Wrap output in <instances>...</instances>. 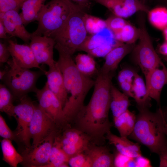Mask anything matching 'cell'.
I'll list each match as a JSON object with an SVG mask.
<instances>
[{
	"instance_id": "6",
	"label": "cell",
	"mask_w": 167,
	"mask_h": 167,
	"mask_svg": "<svg viewBox=\"0 0 167 167\" xmlns=\"http://www.w3.org/2000/svg\"><path fill=\"white\" fill-rule=\"evenodd\" d=\"M7 69L2 81L13 94L14 99L19 100L37 88L36 84L38 79L45 75V70L38 71L18 65L12 59L7 62Z\"/></svg>"
},
{
	"instance_id": "31",
	"label": "cell",
	"mask_w": 167,
	"mask_h": 167,
	"mask_svg": "<svg viewBox=\"0 0 167 167\" xmlns=\"http://www.w3.org/2000/svg\"><path fill=\"white\" fill-rule=\"evenodd\" d=\"M140 31L137 28L129 23L121 30L114 33L115 39L124 43L135 44L139 38Z\"/></svg>"
},
{
	"instance_id": "37",
	"label": "cell",
	"mask_w": 167,
	"mask_h": 167,
	"mask_svg": "<svg viewBox=\"0 0 167 167\" xmlns=\"http://www.w3.org/2000/svg\"><path fill=\"white\" fill-rule=\"evenodd\" d=\"M26 0H0V12L15 10L19 12Z\"/></svg>"
},
{
	"instance_id": "47",
	"label": "cell",
	"mask_w": 167,
	"mask_h": 167,
	"mask_svg": "<svg viewBox=\"0 0 167 167\" xmlns=\"http://www.w3.org/2000/svg\"><path fill=\"white\" fill-rule=\"evenodd\" d=\"M165 121V132L167 139V111L164 112Z\"/></svg>"
},
{
	"instance_id": "43",
	"label": "cell",
	"mask_w": 167,
	"mask_h": 167,
	"mask_svg": "<svg viewBox=\"0 0 167 167\" xmlns=\"http://www.w3.org/2000/svg\"><path fill=\"white\" fill-rule=\"evenodd\" d=\"M159 167H167V147L159 154Z\"/></svg>"
},
{
	"instance_id": "32",
	"label": "cell",
	"mask_w": 167,
	"mask_h": 167,
	"mask_svg": "<svg viewBox=\"0 0 167 167\" xmlns=\"http://www.w3.org/2000/svg\"><path fill=\"white\" fill-rule=\"evenodd\" d=\"M148 13L149 20L154 27L161 30L167 27V7H156L149 11Z\"/></svg>"
},
{
	"instance_id": "49",
	"label": "cell",
	"mask_w": 167,
	"mask_h": 167,
	"mask_svg": "<svg viewBox=\"0 0 167 167\" xmlns=\"http://www.w3.org/2000/svg\"><path fill=\"white\" fill-rule=\"evenodd\" d=\"M162 3L165 5V6L167 7V0H161Z\"/></svg>"
},
{
	"instance_id": "39",
	"label": "cell",
	"mask_w": 167,
	"mask_h": 167,
	"mask_svg": "<svg viewBox=\"0 0 167 167\" xmlns=\"http://www.w3.org/2000/svg\"><path fill=\"white\" fill-rule=\"evenodd\" d=\"M137 73L131 69L125 68L119 72L117 80L118 84L124 82L133 83L134 77Z\"/></svg>"
},
{
	"instance_id": "9",
	"label": "cell",
	"mask_w": 167,
	"mask_h": 167,
	"mask_svg": "<svg viewBox=\"0 0 167 167\" xmlns=\"http://www.w3.org/2000/svg\"><path fill=\"white\" fill-rule=\"evenodd\" d=\"M34 92L36 93L39 105L58 128L68 125L63 107L58 97L49 89L47 82L42 88H36Z\"/></svg>"
},
{
	"instance_id": "17",
	"label": "cell",
	"mask_w": 167,
	"mask_h": 167,
	"mask_svg": "<svg viewBox=\"0 0 167 167\" xmlns=\"http://www.w3.org/2000/svg\"><path fill=\"white\" fill-rule=\"evenodd\" d=\"M161 69L155 68L145 76L146 85L149 96L155 100L158 105L160 103L162 89L167 84V68L163 62Z\"/></svg>"
},
{
	"instance_id": "44",
	"label": "cell",
	"mask_w": 167,
	"mask_h": 167,
	"mask_svg": "<svg viewBox=\"0 0 167 167\" xmlns=\"http://www.w3.org/2000/svg\"><path fill=\"white\" fill-rule=\"evenodd\" d=\"M7 34L2 21L0 20V38L8 40L9 38L7 35Z\"/></svg>"
},
{
	"instance_id": "48",
	"label": "cell",
	"mask_w": 167,
	"mask_h": 167,
	"mask_svg": "<svg viewBox=\"0 0 167 167\" xmlns=\"http://www.w3.org/2000/svg\"><path fill=\"white\" fill-rule=\"evenodd\" d=\"M163 35L166 42H167V27L163 30Z\"/></svg>"
},
{
	"instance_id": "45",
	"label": "cell",
	"mask_w": 167,
	"mask_h": 167,
	"mask_svg": "<svg viewBox=\"0 0 167 167\" xmlns=\"http://www.w3.org/2000/svg\"><path fill=\"white\" fill-rule=\"evenodd\" d=\"M159 52L164 56H167V42L163 43L159 47Z\"/></svg>"
},
{
	"instance_id": "50",
	"label": "cell",
	"mask_w": 167,
	"mask_h": 167,
	"mask_svg": "<svg viewBox=\"0 0 167 167\" xmlns=\"http://www.w3.org/2000/svg\"><path fill=\"white\" fill-rule=\"evenodd\" d=\"M164 59L167 62V56H164Z\"/></svg>"
},
{
	"instance_id": "5",
	"label": "cell",
	"mask_w": 167,
	"mask_h": 167,
	"mask_svg": "<svg viewBox=\"0 0 167 167\" xmlns=\"http://www.w3.org/2000/svg\"><path fill=\"white\" fill-rule=\"evenodd\" d=\"M85 11L78 6L62 26L49 36L72 56L78 51L87 36L83 19Z\"/></svg>"
},
{
	"instance_id": "30",
	"label": "cell",
	"mask_w": 167,
	"mask_h": 167,
	"mask_svg": "<svg viewBox=\"0 0 167 167\" xmlns=\"http://www.w3.org/2000/svg\"><path fill=\"white\" fill-rule=\"evenodd\" d=\"M76 66L84 75L89 77L96 71V62L93 57L88 54H79L75 58Z\"/></svg>"
},
{
	"instance_id": "28",
	"label": "cell",
	"mask_w": 167,
	"mask_h": 167,
	"mask_svg": "<svg viewBox=\"0 0 167 167\" xmlns=\"http://www.w3.org/2000/svg\"><path fill=\"white\" fill-rule=\"evenodd\" d=\"M1 147L3 160L11 166L17 167L19 163H22L23 158L13 146L11 141L3 139L1 141Z\"/></svg>"
},
{
	"instance_id": "14",
	"label": "cell",
	"mask_w": 167,
	"mask_h": 167,
	"mask_svg": "<svg viewBox=\"0 0 167 167\" xmlns=\"http://www.w3.org/2000/svg\"><path fill=\"white\" fill-rule=\"evenodd\" d=\"M107 8L114 15L129 17L138 11L148 13L149 10L141 0H93Z\"/></svg>"
},
{
	"instance_id": "16",
	"label": "cell",
	"mask_w": 167,
	"mask_h": 167,
	"mask_svg": "<svg viewBox=\"0 0 167 167\" xmlns=\"http://www.w3.org/2000/svg\"><path fill=\"white\" fill-rule=\"evenodd\" d=\"M0 20L2 21L7 34L11 36L17 37L27 44L30 41L32 33L25 28L18 11L12 10L0 12Z\"/></svg>"
},
{
	"instance_id": "11",
	"label": "cell",
	"mask_w": 167,
	"mask_h": 167,
	"mask_svg": "<svg viewBox=\"0 0 167 167\" xmlns=\"http://www.w3.org/2000/svg\"><path fill=\"white\" fill-rule=\"evenodd\" d=\"M58 131L53 132L36 147L25 148L21 154L23 165L30 167H44L48 164L51 148Z\"/></svg>"
},
{
	"instance_id": "27",
	"label": "cell",
	"mask_w": 167,
	"mask_h": 167,
	"mask_svg": "<svg viewBox=\"0 0 167 167\" xmlns=\"http://www.w3.org/2000/svg\"><path fill=\"white\" fill-rule=\"evenodd\" d=\"M57 135L51 151L49 162L44 167H69L68 164L69 157L62 149Z\"/></svg>"
},
{
	"instance_id": "21",
	"label": "cell",
	"mask_w": 167,
	"mask_h": 167,
	"mask_svg": "<svg viewBox=\"0 0 167 167\" xmlns=\"http://www.w3.org/2000/svg\"><path fill=\"white\" fill-rule=\"evenodd\" d=\"M135 46V44L124 43L115 48L105 56L104 63L99 70L105 74L114 73L121 60L133 51Z\"/></svg>"
},
{
	"instance_id": "38",
	"label": "cell",
	"mask_w": 167,
	"mask_h": 167,
	"mask_svg": "<svg viewBox=\"0 0 167 167\" xmlns=\"http://www.w3.org/2000/svg\"><path fill=\"white\" fill-rule=\"evenodd\" d=\"M0 135L3 139L17 141L14 133L9 127L2 115H0Z\"/></svg>"
},
{
	"instance_id": "41",
	"label": "cell",
	"mask_w": 167,
	"mask_h": 167,
	"mask_svg": "<svg viewBox=\"0 0 167 167\" xmlns=\"http://www.w3.org/2000/svg\"><path fill=\"white\" fill-rule=\"evenodd\" d=\"M118 84L123 92L129 97L133 98V94L132 90V83L128 82H124Z\"/></svg>"
},
{
	"instance_id": "23",
	"label": "cell",
	"mask_w": 167,
	"mask_h": 167,
	"mask_svg": "<svg viewBox=\"0 0 167 167\" xmlns=\"http://www.w3.org/2000/svg\"><path fill=\"white\" fill-rule=\"evenodd\" d=\"M46 0H26L19 14L25 26L37 21Z\"/></svg>"
},
{
	"instance_id": "46",
	"label": "cell",
	"mask_w": 167,
	"mask_h": 167,
	"mask_svg": "<svg viewBox=\"0 0 167 167\" xmlns=\"http://www.w3.org/2000/svg\"><path fill=\"white\" fill-rule=\"evenodd\" d=\"M8 66L6 67L3 70H1L0 71V79L2 80L3 76L6 74L7 69Z\"/></svg>"
},
{
	"instance_id": "1",
	"label": "cell",
	"mask_w": 167,
	"mask_h": 167,
	"mask_svg": "<svg viewBox=\"0 0 167 167\" xmlns=\"http://www.w3.org/2000/svg\"><path fill=\"white\" fill-rule=\"evenodd\" d=\"M114 73H103L99 70L90 100L84 105L74 120L76 128L87 134L94 143L102 142L110 131L109 120L110 90Z\"/></svg>"
},
{
	"instance_id": "33",
	"label": "cell",
	"mask_w": 167,
	"mask_h": 167,
	"mask_svg": "<svg viewBox=\"0 0 167 167\" xmlns=\"http://www.w3.org/2000/svg\"><path fill=\"white\" fill-rule=\"evenodd\" d=\"M83 19L87 33L90 35L97 33L107 28L105 20L86 12Z\"/></svg>"
},
{
	"instance_id": "13",
	"label": "cell",
	"mask_w": 167,
	"mask_h": 167,
	"mask_svg": "<svg viewBox=\"0 0 167 167\" xmlns=\"http://www.w3.org/2000/svg\"><path fill=\"white\" fill-rule=\"evenodd\" d=\"M56 42L49 36H32L29 44L35 58L40 64H45L49 67L56 63L54 59V48Z\"/></svg>"
},
{
	"instance_id": "7",
	"label": "cell",
	"mask_w": 167,
	"mask_h": 167,
	"mask_svg": "<svg viewBox=\"0 0 167 167\" xmlns=\"http://www.w3.org/2000/svg\"><path fill=\"white\" fill-rule=\"evenodd\" d=\"M141 19L139 41L132 51L135 61L145 76L152 70L158 68L162 62L154 49L143 18Z\"/></svg>"
},
{
	"instance_id": "36",
	"label": "cell",
	"mask_w": 167,
	"mask_h": 167,
	"mask_svg": "<svg viewBox=\"0 0 167 167\" xmlns=\"http://www.w3.org/2000/svg\"><path fill=\"white\" fill-rule=\"evenodd\" d=\"M105 21L107 28L113 33L119 31L128 23L123 18L115 15L109 17Z\"/></svg>"
},
{
	"instance_id": "29",
	"label": "cell",
	"mask_w": 167,
	"mask_h": 167,
	"mask_svg": "<svg viewBox=\"0 0 167 167\" xmlns=\"http://www.w3.org/2000/svg\"><path fill=\"white\" fill-rule=\"evenodd\" d=\"M14 97L9 89L4 84H0V110L9 117L16 116L14 112L15 106L13 103Z\"/></svg>"
},
{
	"instance_id": "4",
	"label": "cell",
	"mask_w": 167,
	"mask_h": 167,
	"mask_svg": "<svg viewBox=\"0 0 167 167\" xmlns=\"http://www.w3.org/2000/svg\"><path fill=\"white\" fill-rule=\"evenodd\" d=\"M78 6L68 0H50L43 7L37 20V27L32 36L49 37L62 26Z\"/></svg>"
},
{
	"instance_id": "35",
	"label": "cell",
	"mask_w": 167,
	"mask_h": 167,
	"mask_svg": "<svg viewBox=\"0 0 167 167\" xmlns=\"http://www.w3.org/2000/svg\"><path fill=\"white\" fill-rule=\"evenodd\" d=\"M68 164L71 167H92L90 160L84 152L70 157Z\"/></svg>"
},
{
	"instance_id": "22",
	"label": "cell",
	"mask_w": 167,
	"mask_h": 167,
	"mask_svg": "<svg viewBox=\"0 0 167 167\" xmlns=\"http://www.w3.org/2000/svg\"><path fill=\"white\" fill-rule=\"evenodd\" d=\"M116 40L113 33L106 28L97 33L87 36L78 51H82L88 53L103 44Z\"/></svg>"
},
{
	"instance_id": "8",
	"label": "cell",
	"mask_w": 167,
	"mask_h": 167,
	"mask_svg": "<svg viewBox=\"0 0 167 167\" xmlns=\"http://www.w3.org/2000/svg\"><path fill=\"white\" fill-rule=\"evenodd\" d=\"M20 103L15 106L14 112L17 122V126L15 132L17 140L22 143L25 148L32 147L30 127L35 109V104L27 95L21 98Z\"/></svg>"
},
{
	"instance_id": "3",
	"label": "cell",
	"mask_w": 167,
	"mask_h": 167,
	"mask_svg": "<svg viewBox=\"0 0 167 167\" xmlns=\"http://www.w3.org/2000/svg\"><path fill=\"white\" fill-rule=\"evenodd\" d=\"M131 139L159 154L167 147L164 112L159 108L155 113L148 108L139 109Z\"/></svg>"
},
{
	"instance_id": "2",
	"label": "cell",
	"mask_w": 167,
	"mask_h": 167,
	"mask_svg": "<svg viewBox=\"0 0 167 167\" xmlns=\"http://www.w3.org/2000/svg\"><path fill=\"white\" fill-rule=\"evenodd\" d=\"M54 48L59 55L57 62L62 75L65 87L69 95L63 107L64 113L67 122L73 120L84 105L86 96L94 86L95 81L82 74L78 69L72 55L58 44Z\"/></svg>"
},
{
	"instance_id": "19",
	"label": "cell",
	"mask_w": 167,
	"mask_h": 167,
	"mask_svg": "<svg viewBox=\"0 0 167 167\" xmlns=\"http://www.w3.org/2000/svg\"><path fill=\"white\" fill-rule=\"evenodd\" d=\"M84 152L90 160L92 167L114 166V156L105 146L90 143Z\"/></svg>"
},
{
	"instance_id": "15",
	"label": "cell",
	"mask_w": 167,
	"mask_h": 167,
	"mask_svg": "<svg viewBox=\"0 0 167 167\" xmlns=\"http://www.w3.org/2000/svg\"><path fill=\"white\" fill-rule=\"evenodd\" d=\"M7 42L12 58L18 65L29 69L37 68L45 70L37 62L29 45L18 44L11 39L7 40Z\"/></svg>"
},
{
	"instance_id": "12",
	"label": "cell",
	"mask_w": 167,
	"mask_h": 167,
	"mask_svg": "<svg viewBox=\"0 0 167 167\" xmlns=\"http://www.w3.org/2000/svg\"><path fill=\"white\" fill-rule=\"evenodd\" d=\"M61 146L70 158L84 152L91 141L87 134L77 128L67 127L61 135H57Z\"/></svg>"
},
{
	"instance_id": "40",
	"label": "cell",
	"mask_w": 167,
	"mask_h": 167,
	"mask_svg": "<svg viewBox=\"0 0 167 167\" xmlns=\"http://www.w3.org/2000/svg\"><path fill=\"white\" fill-rule=\"evenodd\" d=\"M11 56L10 52L8 49V43L0 42V64L2 66L3 64L7 63L10 59L9 57Z\"/></svg>"
},
{
	"instance_id": "18",
	"label": "cell",
	"mask_w": 167,
	"mask_h": 167,
	"mask_svg": "<svg viewBox=\"0 0 167 167\" xmlns=\"http://www.w3.org/2000/svg\"><path fill=\"white\" fill-rule=\"evenodd\" d=\"M45 75L49 89L58 97L63 108L67 102L68 94L66 91L62 75L57 62L53 66L49 67Z\"/></svg>"
},
{
	"instance_id": "10",
	"label": "cell",
	"mask_w": 167,
	"mask_h": 167,
	"mask_svg": "<svg viewBox=\"0 0 167 167\" xmlns=\"http://www.w3.org/2000/svg\"><path fill=\"white\" fill-rule=\"evenodd\" d=\"M58 127L52 119L39 105L35 104V109L30 127L31 138L32 139L31 148L36 147Z\"/></svg>"
},
{
	"instance_id": "24",
	"label": "cell",
	"mask_w": 167,
	"mask_h": 167,
	"mask_svg": "<svg viewBox=\"0 0 167 167\" xmlns=\"http://www.w3.org/2000/svg\"><path fill=\"white\" fill-rule=\"evenodd\" d=\"M110 94V109L114 119L128 109L130 102L129 97L119 91L112 84L111 87Z\"/></svg>"
},
{
	"instance_id": "34",
	"label": "cell",
	"mask_w": 167,
	"mask_h": 167,
	"mask_svg": "<svg viewBox=\"0 0 167 167\" xmlns=\"http://www.w3.org/2000/svg\"><path fill=\"white\" fill-rule=\"evenodd\" d=\"M124 44L116 40L103 44L90 50L87 53L93 57H105L113 49Z\"/></svg>"
},
{
	"instance_id": "20",
	"label": "cell",
	"mask_w": 167,
	"mask_h": 167,
	"mask_svg": "<svg viewBox=\"0 0 167 167\" xmlns=\"http://www.w3.org/2000/svg\"><path fill=\"white\" fill-rule=\"evenodd\" d=\"M105 139L110 144L114 146L119 154L123 156L130 158L142 156L139 143L131 141L127 138L119 137L110 131L106 135Z\"/></svg>"
},
{
	"instance_id": "26",
	"label": "cell",
	"mask_w": 167,
	"mask_h": 167,
	"mask_svg": "<svg viewBox=\"0 0 167 167\" xmlns=\"http://www.w3.org/2000/svg\"><path fill=\"white\" fill-rule=\"evenodd\" d=\"M113 120L114 126L118 130L120 136L127 138L134 129L136 116L128 109Z\"/></svg>"
},
{
	"instance_id": "25",
	"label": "cell",
	"mask_w": 167,
	"mask_h": 167,
	"mask_svg": "<svg viewBox=\"0 0 167 167\" xmlns=\"http://www.w3.org/2000/svg\"><path fill=\"white\" fill-rule=\"evenodd\" d=\"M132 90L133 98L136 103L139 110L148 108L150 105V97L147 93L146 84L137 73L133 81Z\"/></svg>"
},
{
	"instance_id": "42",
	"label": "cell",
	"mask_w": 167,
	"mask_h": 167,
	"mask_svg": "<svg viewBox=\"0 0 167 167\" xmlns=\"http://www.w3.org/2000/svg\"><path fill=\"white\" fill-rule=\"evenodd\" d=\"M79 6L85 10L89 9L91 5L90 0H68Z\"/></svg>"
}]
</instances>
